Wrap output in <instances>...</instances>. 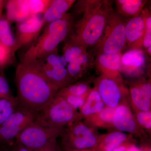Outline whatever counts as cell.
<instances>
[{
  "label": "cell",
  "mask_w": 151,
  "mask_h": 151,
  "mask_svg": "<svg viewBox=\"0 0 151 151\" xmlns=\"http://www.w3.org/2000/svg\"><path fill=\"white\" fill-rule=\"evenodd\" d=\"M116 108L106 106L100 113L84 119V124L93 129L112 128Z\"/></svg>",
  "instance_id": "d6986e66"
},
{
  "label": "cell",
  "mask_w": 151,
  "mask_h": 151,
  "mask_svg": "<svg viewBox=\"0 0 151 151\" xmlns=\"http://www.w3.org/2000/svg\"><path fill=\"white\" fill-rule=\"evenodd\" d=\"M132 135L115 131L100 136L97 146L93 148L97 151H113L124 143L132 142Z\"/></svg>",
  "instance_id": "9a60e30c"
},
{
  "label": "cell",
  "mask_w": 151,
  "mask_h": 151,
  "mask_svg": "<svg viewBox=\"0 0 151 151\" xmlns=\"http://www.w3.org/2000/svg\"><path fill=\"white\" fill-rule=\"evenodd\" d=\"M80 120L77 110L56 94L49 104L37 114L35 121L45 127L64 128Z\"/></svg>",
  "instance_id": "277c9868"
},
{
  "label": "cell",
  "mask_w": 151,
  "mask_h": 151,
  "mask_svg": "<svg viewBox=\"0 0 151 151\" xmlns=\"http://www.w3.org/2000/svg\"><path fill=\"white\" fill-rule=\"evenodd\" d=\"M113 127L117 131L143 137L145 134L138 125L136 118L128 105L122 104L116 107L113 118Z\"/></svg>",
  "instance_id": "7c38bea8"
},
{
  "label": "cell",
  "mask_w": 151,
  "mask_h": 151,
  "mask_svg": "<svg viewBox=\"0 0 151 151\" xmlns=\"http://www.w3.org/2000/svg\"><path fill=\"white\" fill-rule=\"evenodd\" d=\"M35 115L21 108L17 109L5 122L0 125V147H12L20 132L35 121Z\"/></svg>",
  "instance_id": "ba28073f"
},
{
  "label": "cell",
  "mask_w": 151,
  "mask_h": 151,
  "mask_svg": "<svg viewBox=\"0 0 151 151\" xmlns=\"http://www.w3.org/2000/svg\"><path fill=\"white\" fill-rule=\"evenodd\" d=\"M32 63L36 64L49 84L58 91L70 85L73 81L57 52Z\"/></svg>",
  "instance_id": "52a82bcc"
},
{
  "label": "cell",
  "mask_w": 151,
  "mask_h": 151,
  "mask_svg": "<svg viewBox=\"0 0 151 151\" xmlns=\"http://www.w3.org/2000/svg\"><path fill=\"white\" fill-rule=\"evenodd\" d=\"M131 142H128L124 143L122 145L116 148L113 151H127L128 145H129V143Z\"/></svg>",
  "instance_id": "d590c367"
},
{
  "label": "cell",
  "mask_w": 151,
  "mask_h": 151,
  "mask_svg": "<svg viewBox=\"0 0 151 151\" xmlns=\"http://www.w3.org/2000/svg\"><path fill=\"white\" fill-rule=\"evenodd\" d=\"M146 62V57L144 51L140 49H132L122 55L121 70L128 73H135L139 72Z\"/></svg>",
  "instance_id": "5bb4252c"
},
{
  "label": "cell",
  "mask_w": 151,
  "mask_h": 151,
  "mask_svg": "<svg viewBox=\"0 0 151 151\" xmlns=\"http://www.w3.org/2000/svg\"><path fill=\"white\" fill-rule=\"evenodd\" d=\"M13 97L6 79L4 76L0 75V98L9 99Z\"/></svg>",
  "instance_id": "4dcf8cb0"
},
{
  "label": "cell",
  "mask_w": 151,
  "mask_h": 151,
  "mask_svg": "<svg viewBox=\"0 0 151 151\" xmlns=\"http://www.w3.org/2000/svg\"><path fill=\"white\" fill-rule=\"evenodd\" d=\"M87 95L85 96H76L73 95H68L63 97L69 105L73 109L77 110L78 108H80L83 106Z\"/></svg>",
  "instance_id": "f546056e"
},
{
  "label": "cell",
  "mask_w": 151,
  "mask_h": 151,
  "mask_svg": "<svg viewBox=\"0 0 151 151\" xmlns=\"http://www.w3.org/2000/svg\"><path fill=\"white\" fill-rule=\"evenodd\" d=\"M90 91L88 84L81 82L70 84L59 90L56 94L62 97H65L68 95L82 96L87 95Z\"/></svg>",
  "instance_id": "484cf974"
},
{
  "label": "cell",
  "mask_w": 151,
  "mask_h": 151,
  "mask_svg": "<svg viewBox=\"0 0 151 151\" xmlns=\"http://www.w3.org/2000/svg\"><path fill=\"white\" fill-rule=\"evenodd\" d=\"M132 103L136 111H151V86L147 81L133 84L130 87Z\"/></svg>",
  "instance_id": "4fadbf2b"
},
{
  "label": "cell",
  "mask_w": 151,
  "mask_h": 151,
  "mask_svg": "<svg viewBox=\"0 0 151 151\" xmlns=\"http://www.w3.org/2000/svg\"><path fill=\"white\" fill-rule=\"evenodd\" d=\"M1 151H30L19 142L15 141L12 147H0Z\"/></svg>",
  "instance_id": "d6a6232c"
},
{
  "label": "cell",
  "mask_w": 151,
  "mask_h": 151,
  "mask_svg": "<svg viewBox=\"0 0 151 151\" xmlns=\"http://www.w3.org/2000/svg\"><path fill=\"white\" fill-rule=\"evenodd\" d=\"M37 151H62V149L58 145L56 139L52 140L46 146Z\"/></svg>",
  "instance_id": "1f68e13d"
},
{
  "label": "cell",
  "mask_w": 151,
  "mask_h": 151,
  "mask_svg": "<svg viewBox=\"0 0 151 151\" xmlns=\"http://www.w3.org/2000/svg\"><path fill=\"white\" fill-rule=\"evenodd\" d=\"M15 43L10 22L6 18H0V47L5 51L9 59L14 55Z\"/></svg>",
  "instance_id": "ffe728a7"
},
{
  "label": "cell",
  "mask_w": 151,
  "mask_h": 151,
  "mask_svg": "<svg viewBox=\"0 0 151 151\" xmlns=\"http://www.w3.org/2000/svg\"><path fill=\"white\" fill-rule=\"evenodd\" d=\"M125 26L118 15L111 13L99 41V53L121 52L127 43Z\"/></svg>",
  "instance_id": "9c48e42d"
},
{
  "label": "cell",
  "mask_w": 151,
  "mask_h": 151,
  "mask_svg": "<svg viewBox=\"0 0 151 151\" xmlns=\"http://www.w3.org/2000/svg\"><path fill=\"white\" fill-rule=\"evenodd\" d=\"M147 51L148 52L149 54L151 55V46L150 47L147 49Z\"/></svg>",
  "instance_id": "f35d334b"
},
{
  "label": "cell",
  "mask_w": 151,
  "mask_h": 151,
  "mask_svg": "<svg viewBox=\"0 0 151 151\" xmlns=\"http://www.w3.org/2000/svg\"><path fill=\"white\" fill-rule=\"evenodd\" d=\"M127 151H142L141 148L136 146L133 142L129 143L127 147Z\"/></svg>",
  "instance_id": "e575fe53"
},
{
  "label": "cell",
  "mask_w": 151,
  "mask_h": 151,
  "mask_svg": "<svg viewBox=\"0 0 151 151\" xmlns=\"http://www.w3.org/2000/svg\"><path fill=\"white\" fill-rule=\"evenodd\" d=\"M96 88L107 107L116 108L122 104L128 105L125 99L126 90L116 77L103 76L97 81Z\"/></svg>",
  "instance_id": "30bf717a"
},
{
  "label": "cell",
  "mask_w": 151,
  "mask_h": 151,
  "mask_svg": "<svg viewBox=\"0 0 151 151\" xmlns=\"http://www.w3.org/2000/svg\"><path fill=\"white\" fill-rule=\"evenodd\" d=\"M72 26L73 20L68 14L60 19L48 23L25 53L22 62L31 63L56 51L58 45L69 35Z\"/></svg>",
  "instance_id": "3957f363"
},
{
  "label": "cell",
  "mask_w": 151,
  "mask_h": 151,
  "mask_svg": "<svg viewBox=\"0 0 151 151\" xmlns=\"http://www.w3.org/2000/svg\"><path fill=\"white\" fill-rule=\"evenodd\" d=\"M106 2L89 1L84 6V15L76 25L70 40L85 48L100 41L111 14L110 5Z\"/></svg>",
  "instance_id": "7a4b0ae2"
},
{
  "label": "cell",
  "mask_w": 151,
  "mask_h": 151,
  "mask_svg": "<svg viewBox=\"0 0 151 151\" xmlns=\"http://www.w3.org/2000/svg\"><path fill=\"white\" fill-rule=\"evenodd\" d=\"M7 19L9 22H20L31 16L27 0L6 1Z\"/></svg>",
  "instance_id": "ac0fdd59"
},
{
  "label": "cell",
  "mask_w": 151,
  "mask_h": 151,
  "mask_svg": "<svg viewBox=\"0 0 151 151\" xmlns=\"http://www.w3.org/2000/svg\"><path fill=\"white\" fill-rule=\"evenodd\" d=\"M63 128L45 127L34 121L20 132L16 141L30 151H37L61 135Z\"/></svg>",
  "instance_id": "8992f818"
},
{
  "label": "cell",
  "mask_w": 151,
  "mask_h": 151,
  "mask_svg": "<svg viewBox=\"0 0 151 151\" xmlns=\"http://www.w3.org/2000/svg\"><path fill=\"white\" fill-rule=\"evenodd\" d=\"M62 134V149L77 150L93 149L97 146L100 136L94 129L80 121L68 126Z\"/></svg>",
  "instance_id": "5b68a950"
},
{
  "label": "cell",
  "mask_w": 151,
  "mask_h": 151,
  "mask_svg": "<svg viewBox=\"0 0 151 151\" xmlns=\"http://www.w3.org/2000/svg\"><path fill=\"white\" fill-rule=\"evenodd\" d=\"M145 1L142 0H119L117 1L119 12L127 17L138 16Z\"/></svg>",
  "instance_id": "603a6c76"
},
{
  "label": "cell",
  "mask_w": 151,
  "mask_h": 151,
  "mask_svg": "<svg viewBox=\"0 0 151 151\" xmlns=\"http://www.w3.org/2000/svg\"><path fill=\"white\" fill-rule=\"evenodd\" d=\"M52 0H27L31 15L44 14Z\"/></svg>",
  "instance_id": "83f0119b"
},
{
  "label": "cell",
  "mask_w": 151,
  "mask_h": 151,
  "mask_svg": "<svg viewBox=\"0 0 151 151\" xmlns=\"http://www.w3.org/2000/svg\"><path fill=\"white\" fill-rule=\"evenodd\" d=\"M136 121L142 129L150 130L151 128V111H136Z\"/></svg>",
  "instance_id": "f1b7e54d"
},
{
  "label": "cell",
  "mask_w": 151,
  "mask_h": 151,
  "mask_svg": "<svg viewBox=\"0 0 151 151\" xmlns=\"http://www.w3.org/2000/svg\"><path fill=\"white\" fill-rule=\"evenodd\" d=\"M85 48L69 38L63 48V56L66 62L69 63L85 53Z\"/></svg>",
  "instance_id": "4316f807"
},
{
  "label": "cell",
  "mask_w": 151,
  "mask_h": 151,
  "mask_svg": "<svg viewBox=\"0 0 151 151\" xmlns=\"http://www.w3.org/2000/svg\"><path fill=\"white\" fill-rule=\"evenodd\" d=\"M19 107L17 97L0 98V125L7 120Z\"/></svg>",
  "instance_id": "d4e9b609"
},
{
  "label": "cell",
  "mask_w": 151,
  "mask_h": 151,
  "mask_svg": "<svg viewBox=\"0 0 151 151\" xmlns=\"http://www.w3.org/2000/svg\"><path fill=\"white\" fill-rule=\"evenodd\" d=\"M89 61V55L85 52L69 63L67 70L69 76L72 80L81 76L85 65Z\"/></svg>",
  "instance_id": "cb8c5ba5"
},
{
  "label": "cell",
  "mask_w": 151,
  "mask_h": 151,
  "mask_svg": "<svg viewBox=\"0 0 151 151\" xmlns=\"http://www.w3.org/2000/svg\"><path fill=\"white\" fill-rule=\"evenodd\" d=\"M0 151H1V149H0Z\"/></svg>",
  "instance_id": "ab89813d"
},
{
  "label": "cell",
  "mask_w": 151,
  "mask_h": 151,
  "mask_svg": "<svg viewBox=\"0 0 151 151\" xmlns=\"http://www.w3.org/2000/svg\"><path fill=\"white\" fill-rule=\"evenodd\" d=\"M6 1H0V18L2 17V12L4 6L6 5Z\"/></svg>",
  "instance_id": "8d00e7d4"
},
{
  "label": "cell",
  "mask_w": 151,
  "mask_h": 151,
  "mask_svg": "<svg viewBox=\"0 0 151 151\" xmlns=\"http://www.w3.org/2000/svg\"><path fill=\"white\" fill-rule=\"evenodd\" d=\"M9 59L4 49L0 47V65L4 64Z\"/></svg>",
  "instance_id": "836d02e7"
},
{
  "label": "cell",
  "mask_w": 151,
  "mask_h": 151,
  "mask_svg": "<svg viewBox=\"0 0 151 151\" xmlns=\"http://www.w3.org/2000/svg\"><path fill=\"white\" fill-rule=\"evenodd\" d=\"M75 1L73 0H52L44 14L43 18L45 21L49 23L60 19Z\"/></svg>",
  "instance_id": "44dd1931"
},
{
  "label": "cell",
  "mask_w": 151,
  "mask_h": 151,
  "mask_svg": "<svg viewBox=\"0 0 151 151\" xmlns=\"http://www.w3.org/2000/svg\"><path fill=\"white\" fill-rule=\"evenodd\" d=\"M105 107L100 94L95 87L89 91L85 103L79 109L80 119H85L100 113Z\"/></svg>",
  "instance_id": "e0dca14e"
},
{
  "label": "cell",
  "mask_w": 151,
  "mask_h": 151,
  "mask_svg": "<svg viewBox=\"0 0 151 151\" xmlns=\"http://www.w3.org/2000/svg\"><path fill=\"white\" fill-rule=\"evenodd\" d=\"M45 22L43 18H40L37 14L32 15L26 19L18 23L14 54L22 47L36 40Z\"/></svg>",
  "instance_id": "8fae6325"
},
{
  "label": "cell",
  "mask_w": 151,
  "mask_h": 151,
  "mask_svg": "<svg viewBox=\"0 0 151 151\" xmlns=\"http://www.w3.org/2000/svg\"><path fill=\"white\" fill-rule=\"evenodd\" d=\"M127 43L129 45L142 41L145 32V19L142 16L132 17L125 24Z\"/></svg>",
  "instance_id": "2e32d148"
},
{
  "label": "cell",
  "mask_w": 151,
  "mask_h": 151,
  "mask_svg": "<svg viewBox=\"0 0 151 151\" xmlns=\"http://www.w3.org/2000/svg\"><path fill=\"white\" fill-rule=\"evenodd\" d=\"M62 151H97L93 149H85V150H63V149H62Z\"/></svg>",
  "instance_id": "74e56055"
},
{
  "label": "cell",
  "mask_w": 151,
  "mask_h": 151,
  "mask_svg": "<svg viewBox=\"0 0 151 151\" xmlns=\"http://www.w3.org/2000/svg\"><path fill=\"white\" fill-rule=\"evenodd\" d=\"M122 56L121 52L100 53L97 57V63L100 69L105 73L116 74L121 70Z\"/></svg>",
  "instance_id": "7402d4cb"
},
{
  "label": "cell",
  "mask_w": 151,
  "mask_h": 151,
  "mask_svg": "<svg viewBox=\"0 0 151 151\" xmlns=\"http://www.w3.org/2000/svg\"><path fill=\"white\" fill-rule=\"evenodd\" d=\"M15 79L19 106L35 116L58 92L49 84L35 63L21 62L17 68Z\"/></svg>",
  "instance_id": "6da1fadb"
}]
</instances>
